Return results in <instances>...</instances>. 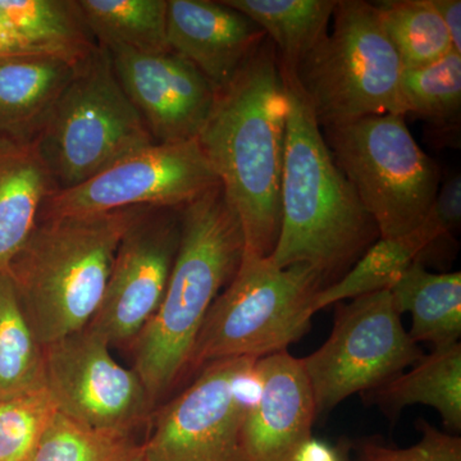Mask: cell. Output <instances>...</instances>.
<instances>
[{
  "label": "cell",
  "mask_w": 461,
  "mask_h": 461,
  "mask_svg": "<svg viewBox=\"0 0 461 461\" xmlns=\"http://www.w3.org/2000/svg\"><path fill=\"white\" fill-rule=\"evenodd\" d=\"M288 98L268 38L222 89L198 141L239 215L245 254L271 257L281 227Z\"/></svg>",
  "instance_id": "6da1fadb"
},
{
  "label": "cell",
  "mask_w": 461,
  "mask_h": 461,
  "mask_svg": "<svg viewBox=\"0 0 461 461\" xmlns=\"http://www.w3.org/2000/svg\"><path fill=\"white\" fill-rule=\"evenodd\" d=\"M282 76L288 114L281 227L269 258L281 268L295 264L313 267L329 286L350 271L379 232L336 165L296 81L286 72L282 71Z\"/></svg>",
  "instance_id": "7a4b0ae2"
},
{
  "label": "cell",
  "mask_w": 461,
  "mask_h": 461,
  "mask_svg": "<svg viewBox=\"0 0 461 461\" xmlns=\"http://www.w3.org/2000/svg\"><path fill=\"white\" fill-rule=\"evenodd\" d=\"M244 253V230L222 185L182 208L180 247L165 297L132 344V369L151 402L189 375L209 309L235 277Z\"/></svg>",
  "instance_id": "3957f363"
},
{
  "label": "cell",
  "mask_w": 461,
  "mask_h": 461,
  "mask_svg": "<svg viewBox=\"0 0 461 461\" xmlns=\"http://www.w3.org/2000/svg\"><path fill=\"white\" fill-rule=\"evenodd\" d=\"M147 209L38 220L8 273L39 344L89 326L102 304L118 245Z\"/></svg>",
  "instance_id": "277c9868"
},
{
  "label": "cell",
  "mask_w": 461,
  "mask_h": 461,
  "mask_svg": "<svg viewBox=\"0 0 461 461\" xmlns=\"http://www.w3.org/2000/svg\"><path fill=\"white\" fill-rule=\"evenodd\" d=\"M323 287L313 267L281 268L269 257L244 253L235 277L209 309L189 373L218 360H258L287 350L311 330L315 296Z\"/></svg>",
  "instance_id": "5b68a950"
},
{
  "label": "cell",
  "mask_w": 461,
  "mask_h": 461,
  "mask_svg": "<svg viewBox=\"0 0 461 461\" xmlns=\"http://www.w3.org/2000/svg\"><path fill=\"white\" fill-rule=\"evenodd\" d=\"M332 17V33L291 75L318 124L326 129L371 115L405 117L402 63L375 5L339 0Z\"/></svg>",
  "instance_id": "8992f818"
},
{
  "label": "cell",
  "mask_w": 461,
  "mask_h": 461,
  "mask_svg": "<svg viewBox=\"0 0 461 461\" xmlns=\"http://www.w3.org/2000/svg\"><path fill=\"white\" fill-rule=\"evenodd\" d=\"M154 144L115 77L108 50L99 45L76 65L35 141L56 193Z\"/></svg>",
  "instance_id": "52a82bcc"
},
{
  "label": "cell",
  "mask_w": 461,
  "mask_h": 461,
  "mask_svg": "<svg viewBox=\"0 0 461 461\" xmlns=\"http://www.w3.org/2000/svg\"><path fill=\"white\" fill-rule=\"evenodd\" d=\"M323 136L379 238L408 235L424 222L438 193L439 172L403 115L360 118L326 127Z\"/></svg>",
  "instance_id": "ba28073f"
},
{
  "label": "cell",
  "mask_w": 461,
  "mask_h": 461,
  "mask_svg": "<svg viewBox=\"0 0 461 461\" xmlns=\"http://www.w3.org/2000/svg\"><path fill=\"white\" fill-rule=\"evenodd\" d=\"M330 338L303 357L317 417L354 393L381 387L423 357L402 327L390 291L368 294L335 304Z\"/></svg>",
  "instance_id": "9c48e42d"
},
{
  "label": "cell",
  "mask_w": 461,
  "mask_h": 461,
  "mask_svg": "<svg viewBox=\"0 0 461 461\" xmlns=\"http://www.w3.org/2000/svg\"><path fill=\"white\" fill-rule=\"evenodd\" d=\"M256 359L206 364L157 412L142 444L147 461H248L242 427L256 395Z\"/></svg>",
  "instance_id": "30bf717a"
},
{
  "label": "cell",
  "mask_w": 461,
  "mask_h": 461,
  "mask_svg": "<svg viewBox=\"0 0 461 461\" xmlns=\"http://www.w3.org/2000/svg\"><path fill=\"white\" fill-rule=\"evenodd\" d=\"M221 184L195 140L154 144L45 200L39 220L129 208H178Z\"/></svg>",
  "instance_id": "8fae6325"
},
{
  "label": "cell",
  "mask_w": 461,
  "mask_h": 461,
  "mask_svg": "<svg viewBox=\"0 0 461 461\" xmlns=\"http://www.w3.org/2000/svg\"><path fill=\"white\" fill-rule=\"evenodd\" d=\"M109 348L89 326L42 346L45 387L69 420L132 433L153 402L138 373L115 362Z\"/></svg>",
  "instance_id": "7c38bea8"
},
{
  "label": "cell",
  "mask_w": 461,
  "mask_h": 461,
  "mask_svg": "<svg viewBox=\"0 0 461 461\" xmlns=\"http://www.w3.org/2000/svg\"><path fill=\"white\" fill-rule=\"evenodd\" d=\"M182 208H148L121 240L89 324L109 346L132 345L162 304L180 247Z\"/></svg>",
  "instance_id": "4fadbf2b"
},
{
  "label": "cell",
  "mask_w": 461,
  "mask_h": 461,
  "mask_svg": "<svg viewBox=\"0 0 461 461\" xmlns=\"http://www.w3.org/2000/svg\"><path fill=\"white\" fill-rule=\"evenodd\" d=\"M118 83L156 144L195 140L211 113L215 90L175 51L108 50Z\"/></svg>",
  "instance_id": "5bb4252c"
},
{
  "label": "cell",
  "mask_w": 461,
  "mask_h": 461,
  "mask_svg": "<svg viewBox=\"0 0 461 461\" xmlns=\"http://www.w3.org/2000/svg\"><path fill=\"white\" fill-rule=\"evenodd\" d=\"M256 395L242 427L248 461H295L312 438L317 411L303 360L287 350L258 359Z\"/></svg>",
  "instance_id": "9a60e30c"
},
{
  "label": "cell",
  "mask_w": 461,
  "mask_h": 461,
  "mask_svg": "<svg viewBox=\"0 0 461 461\" xmlns=\"http://www.w3.org/2000/svg\"><path fill=\"white\" fill-rule=\"evenodd\" d=\"M169 48L202 72L214 90L238 74L267 38L250 18L223 2L168 0Z\"/></svg>",
  "instance_id": "2e32d148"
},
{
  "label": "cell",
  "mask_w": 461,
  "mask_h": 461,
  "mask_svg": "<svg viewBox=\"0 0 461 461\" xmlns=\"http://www.w3.org/2000/svg\"><path fill=\"white\" fill-rule=\"evenodd\" d=\"M96 47L77 0H0V60L45 57L77 65Z\"/></svg>",
  "instance_id": "e0dca14e"
},
{
  "label": "cell",
  "mask_w": 461,
  "mask_h": 461,
  "mask_svg": "<svg viewBox=\"0 0 461 461\" xmlns=\"http://www.w3.org/2000/svg\"><path fill=\"white\" fill-rule=\"evenodd\" d=\"M75 67L57 58L0 60V145L35 144Z\"/></svg>",
  "instance_id": "ac0fdd59"
},
{
  "label": "cell",
  "mask_w": 461,
  "mask_h": 461,
  "mask_svg": "<svg viewBox=\"0 0 461 461\" xmlns=\"http://www.w3.org/2000/svg\"><path fill=\"white\" fill-rule=\"evenodd\" d=\"M56 193L35 144L0 145V275L25 247L45 200Z\"/></svg>",
  "instance_id": "d6986e66"
},
{
  "label": "cell",
  "mask_w": 461,
  "mask_h": 461,
  "mask_svg": "<svg viewBox=\"0 0 461 461\" xmlns=\"http://www.w3.org/2000/svg\"><path fill=\"white\" fill-rule=\"evenodd\" d=\"M450 233L429 209L424 222L408 235L379 238L350 271L321 288L315 296V313L345 300L390 290L412 263H426V257Z\"/></svg>",
  "instance_id": "ffe728a7"
},
{
  "label": "cell",
  "mask_w": 461,
  "mask_h": 461,
  "mask_svg": "<svg viewBox=\"0 0 461 461\" xmlns=\"http://www.w3.org/2000/svg\"><path fill=\"white\" fill-rule=\"evenodd\" d=\"M390 417L408 406H429L438 411L451 432L461 430V345L437 348L421 357L411 371L366 393Z\"/></svg>",
  "instance_id": "44dd1931"
},
{
  "label": "cell",
  "mask_w": 461,
  "mask_h": 461,
  "mask_svg": "<svg viewBox=\"0 0 461 461\" xmlns=\"http://www.w3.org/2000/svg\"><path fill=\"white\" fill-rule=\"evenodd\" d=\"M397 313H411L409 336L435 348L461 338V273H432L414 262L390 288Z\"/></svg>",
  "instance_id": "7402d4cb"
},
{
  "label": "cell",
  "mask_w": 461,
  "mask_h": 461,
  "mask_svg": "<svg viewBox=\"0 0 461 461\" xmlns=\"http://www.w3.org/2000/svg\"><path fill=\"white\" fill-rule=\"evenodd\" d=\"M241 12L275 45L281 69L293 75L317 47L335 12L338 0H222Z\"/></svg>",
  "instance_id": "603a6c76"
},
{
  "label": "cell",
  "mask_w": 461,
  "mask_h": 461,
  "mask_svg": "<svg viewBox=\"0 0 461 461\" xmlns=\"http://www.w3.org/2000/svg\"><path fill=\"white\" fill-rule=\"evenodd\" d=\"M99 47L156 54L171 51L167 38L168 0H77Z\"/></svg>",
  "instance_id": "cb8c5ba5"
},
{
  "label": "cell",
  "mask_w": 461,
  "mask_h": 461,
  "mask_svg": "<svg viewBox=\"0 0 461 461\" xmlns=\"http://www.w3.org/2000/svg\"><path fill=\"white\" fill-rule=\"evenodd\" d=\"M42 346L18 299L9 273L0 275V400L45 390Z\"/></svg>",
  "instance_id": "d4e9b609"
},
{
  "label": "cell",
  "mask_w": 461,
  "mask_h": 461,
  "mask_svg": "<svg viewBox=\"0 0 461 461\" xmlns=\"http://www.w3.org/2000/svg\"><path fill=\"white\" fill-rule=\"evenodd\" d=\"M403 69L429 66L454 50L450 35L429 0L373 3Z\"/></svg>",
  "instance_id": "484cf974"
},
{
  "label": "cell",
  "mask_w": 461,
  "mask_h": 461,
  "mask_svg": "<svg viewBox=\"0 0 461 461\" xmlns=\"http://www.w3.org/2000/svg\"><path fill=\"white\" fill-rule=\"evenodd\" d=\"M141 454L132 433L90 429L57 412L30 461H133Z\"/></svg>",
  "instance_id": "4316f807"
},
{
  "label": "cell",
  "mask_w": 461,
  "mask_h": 461,
  "mask_svg": "<svg viewBox=\"0 0 461 461\" xmlns=\"http://www.w3.org/2000/svg\"><path fill=\"white\" fill-rule=\"evenodd\" d=\"M402 91L405 115H417L437 126L456 124L461 111V54L453 50L429 66L403 69Z\"/></svg>",
  "instance_id": "83f0119b"
},
{
  "label": "cell",
  "mask_w": 461,
  "mask_h": 461,
  "mask_svg": "<svg viewBox=\"0 0 461 461\" xmlns=\"http://www.w3.org/2000/svg\"><path fill=\"white\" fill-rule=\"evenodd\" d=\"M57 412L56 402L47 388L0 400V461H30Z\"/></svg>",
  "instance_id": "f1b7e54d"
},
{
  "label": "cell",
  "mask_w": 461,
  "mask_h": 461,
  "mask_svg": "<svg viewBox=\"0 0 461 461\" xmlns=\"http://www.w3.org/2000/svg\"><path fill=\"white\" fill-rule=\"evenodd\" d=\"M421 438L411 447H390L375 439H366L357 446V461H461V438L448 435L420 420L417 421Z\"/></svg>",
  "instance_id": "f546056e"
},
{
  "label": "cell",
  "mask_w": 461,
  "mask_h": 461,
  "mask_svg": "<svg viewBox=\"0 0 461 461\" xmlns=\"http://www.w3.org/2000/svg\"><path fill=\"white\" fill-rule=\"evenodd\" d=\"M432 213L444 224L445 229L453 232L461 222V178L454 176L438 189L435 202L430 206Z\"/></svg>",
  "instance_id": "4dcf8cb0"
},
{
  "label": "cell",
  "mask_w": 461,
  "mask_h": 461,
  "mask_svg": "<svg viewBox=\"0 0 461 461\" xmlns=\"http://www.w3.org/2000/svg\"><path fill=\"white\" fill-rule=\"evenodd\" d=\"M447 29L454 50L461 54V2L460 0H429Z\"/></svg>",
  "instance_id": "1f68e13d"
},
{
  "label": "cell",
  "mask_w": 461,
  "mask_h": 461,
  "mask_svg": "<svg viewBox=\"0 0 461 461\" xmlns=\"http://www.w3.org/2000/svg\"><path fill=\"white\" fill-rule=\"evenodd\" d=\"M295 461H354L348 455V446L341 442L330 446L312 438L297 454Z\"/></svg>",
  "instance_id": "d6a6232c"
},
{
  "label": "cell",
  "mask_w": 461,
  "mask_h": 461,
  "mask_svg": "<svg viewBox=\"0 0 461 461\" xmlns=\"http://www.w3.org/2000/svg\"><path fill=\"white\" fill-rule=\"evenodd\" d=\"M133 461H147V459H145L144 455L141 454L140 456L136 457Z\"/></svg>",
  "instance_id": "836d02e7"
}]
</instances>
